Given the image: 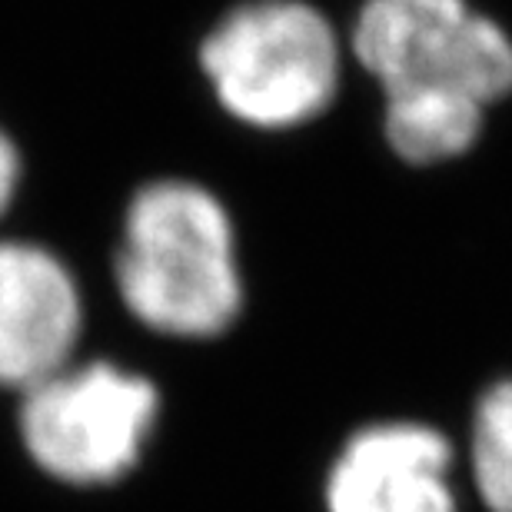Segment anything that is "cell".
<instances>
[{"label":"cell","mask_w":512,"mask_h":512,"mask_svg":"<svg viewBox=\"0 0 512 512\" xmlns=\"http://www.w3.org/2000/svg\"><path fill=\"white\" fill-rule=\"evenodd\" d=\"M117 290L163 336H220L243 306L237 237L223 203L190 180L147 183L124 220Z\"/></svg>","instance_id":"obj_1"},{"label":"cell","mask_w":512,"mask_h":512,"mask_svg":"<svg viewBox=\"0 0 512 512\" xmlns=\"http://www.w3.org/2000/svg\"><path fill=\"white\" fill-rule=\"evenodd\" d=\"M213 94L260 130L310 124L340 84V37L306 0H247L200 47Z\"/></svg>","instance_id":"obj_2"},{"label":"cell","mask_w":512,"mask_h":512,"mask_svg":"<svg viewBox=\"0 0 512 512\" xmlns=\"http://www.w3.org/2000/svg\"><path fill=\"white\" fill-rule=\"evenodd\" d=\"M353 54L386 97L489 107L512 94V40L469 0H366Z\"/></svg>","instance_id":"obj_3"},{"label":"cell","mask_w":512,"mask_h":512,"mask_svg":"<svg viewBox=\"0 0 512 512\" xmlns=\"http://www.w3.org/2000/svg\"><path fill=\"white\" fill-rule=\"evenodd\" d=\"M160 393L147 376L114 363H70L30 386L20 436L47 476L74 486L124 479L147 446Z\"/></svg>","instance_id":"obj_4"},{"label":"cell","mask_w":512,"mask_h":512,"mask_svg":"<svg viewBox=\"0 0 512 512\" xmlns=\"http://www.w3.org/2000/svg\"><path fill=\"white\" fill-rule=\"evenodd\" d=\"M84 303L74 273L54 253L0 240V386L27 393L74 363Z\"/></svg>","instance_id":"obj_5"},{"label":"cell","mask_w":512,"mask_h":512,"mask_svg":"<svg viewBox=\"0 0 512 512\" xmlns=\"http://www.w3.org/2000/svg\"><path fill=\"white\" fill-rule=\"evenodd\" d=\"M453 446L426 423H376L350 436L326 476L330 512H456Z\"/></svg>","instance_id":"obj_6"},{"label":"cell","mask_w":512,"mask_h":512,"mask_svg":"<svg viewBox=\"0 0 512 512\" xmlns=\"http://www.w3.org/2000/svg\"><path fill=\"white\" fill-rule=\"evenodd\" d=\"M486 107L453 97H386L383 130L396 157L406 163H443L479 140Z\"/></svg>","instance_id":"obj_7"},{"label":"cell","mask_w":512,"mask_h":512,"mask_svg":"<svg viewBox=\"0 0 512 512\" xmlns=\"http://www.w3.org/2000/svg\"><path fill=\"white\" fill-rule=\"evenodd\" d=\"M473 483L489 512H512V376L489 386L473 416Z\"/></svg>","instance_id":"obj_8"},{"label":"cell","mask_w":512,"mask_h":512,"mask_svg":"<svg viewBox=\"0 0 512 512\" xmlns=\"http://www.w3.org/2000/svg\"><path fill=\"white\" fill-rule=\"evenodd\" d=\"M20 183V153L14 147V140L0 130V213L10 207Z\"/></svg>","instance_id":"obj_9"}]
</instances>
